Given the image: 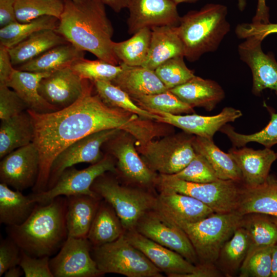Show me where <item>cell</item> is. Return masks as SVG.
Segmentation results:
<instances>
[{"label":"cell","instance_id":"484cf974","mask_svg":"<svg viewBox=\"0 0 277 277\" xmlns=\"http://www.w3.org/2000/svg\"><path fill=\"white\" fill-rule=\"evenodd\" d=\"M151 29L149 50L142 66L154 70L171 58L184 56L183 45L177 33V26H162Z\"/></svg>","mask_w":277,"mask_h":277},{"label":"cell","instance_id":"6125c7cd","mask_svg":"<svg viewBox=\"0 0 277 277\" xmlns=\"http://www.w3.org/2000/svg\"><path fill=\"white\" fill-rule=\"evenodd\" d=\"M272 219L277 227V217L271 216Z\"/></svg>","mask_w":277,"mask_h":277},{"label":"cell","instance_id":"30bf717a","mask_svg":"<svg viewBox=\"0 0 277 277\" xmlns=\"http://www.w3.org/2000/svg\"><path fill=\"white\" fill-rule=\"evenodd\" d=\"M107 172H117L115 162L109 155H104L99 162L82 170H77L73 166L66 169L50 189L29 195L33 202L42 205L63 195L67 197L87 195L101 198L92 190L91 186L96 178Z\"/></svg>","mask_w":277,"mask_h":277},{"label":"cell","instance_id":"e575fe53","mask_svg":"<svg viewBox=\"0 0 277 277\" xmlns=\"http://www.w3.org/2000/svg\"><path fill=\"white\" fill-rule=\"evenodd\" d=\"M250 245L249 236L245 229L240 226L222 247L216 265L225 275L233 276L239 271Z\"/></svg>","mask_w":277,"mask_h":277},{"label":"cell","instance_id":"7bdbcfd3","mask_svg":"<svg viewBox=\"0 0 277 277\" xmlns=\"http://www.w3.org/2000/svg\"><path fill=\"white\" fill-rule=\"evenodd\" d=\"M72 70L82 79L92 82L96 81L112 82L122 70L120 65H113L98 59L89 60L83 58L71 67Z\"/></svg>","mask_w":277,"mask_h":277},{"label":"cell","instance_id":"d6a6232c","mask_svg":"<svg viewBox=\"0 0 277 277\" xmlns=\"http://www.w3.org/2000/svg\"><path fill=\"white\" fill-rule=\"evenodd\" d=\"M36 203L29 195L13 190L5 184H0V223L7 226L23 223L33 211Z\"/></svg>","mask_w":277,"mask_h":277},{"label":"cell","instance_id":"11a10c76","mask_svg":"<svg viewBox=\"0 0 277 277\" xmlns=\"http://www.w3.org/2000/svg\"><path fill=\"white\" fill-rule=\"evenodd\" d=\"M269 8L266 0H258L255 14L252 18L253 23H268L269 22Z\"/></svg>","mask_w":277,"mask_h":277},{"label":"cell","instance_id":"f546056e","mask_svg":"<svg viewBox=\"0 0 277 277\" xmlns=\"http://www.w3.org/2000/svg\"><path fill=\"white\" fill-rule=\"evenodd\" d=\"M34 130L27 110L6 120L0 125V158L33 143Z\"/></svg>","mask_w":277,"mask_h":277},{"label":"cell","instance_id":"680465c9","mask_svg":"<svg viewBox=\"0 0 277 277\" xmlns=\"http://www.w3.org/2000/svg\"><path fill=\"white\" fill-rule=\"evenodd\" d=\"M24 272L19 265L12 267L8 269L4 273L5 277H19Z\"/></svg>","mask_w":277,"mask_h":277},{"label":"cell","instance_id":"6da1fadb","mask_svg":"<svg viewBox=\"0 0 277 277\" xmlns=\"http://www.w3.org/2000/svg\"><path fill=\"white\" fill-rule=\"evenodd\" d=\"M93 82L87 80L80 98L71 105L49 113L27 110L33 123V143L40 157L38 178L33 193L46 190L51 166L64 149L84 137L100 131L119 129L131 135L137 144L159 135V124L127 111L108 106L93 93Z\"/></svg>","mask_w":277,"mask_h":277},{"label":"cell","instance_id":"9f6ffc18","mask_svg":"<svg viewBox=\"0 0 277 277\" xmlns=\"http://www.w3.org/2000/svg\"><path fill=\"white\" fill-rule=\"evenodd\" d=\"M104 5L110 7L115 12H120L127 8L128 0H100Z\"/></svg>","mask_w":277,"mask_h":277},{"label":"cell","instance_id":"603a6c76","mask_svg":"<svg viewBox=\"0 0 277 277\" xmlns=\"http://www.w3.org/2000/svg\"><path fill=\"white\" fill-rule=\"evenodd\" d=\"M241 215L260 213L277 217V178L269 175L262 184L252 187L242 184L235 210Z\"/></svg>","mask_w":277,"mask_h":277},{"label":"cell","instance_id":"f1b7e54d","mask_svg":"<svg viewBox=\"0 0 277 277\" xmlns=\"http://www.w3.org/2000/svg\"><path fill=\"white\" fill-rule=\"evenodd\" d=\"M83 51L69 43L55 46L37 57L16 68L22 71L52 73L71 67L75 62L84 58Z\"/></svg>","mask_w":277,"mask_h":277},{"label":"cell","instance_id":"ffe728a7","mask_svg":"<svg viewBox=\"0 0 277 277\" xmlns=\"http://www.w3.org/2000/svg\"><path fill=\"white\" fill-rule=\"evenodd\" d=\"M87 80L82 79L71 68L56 70L41 81L38 92L48 103L58 110L66 108L83 94Z\"/></svg>","mask_w":277,"mask_h":277},{"label":"cell","instance_id":"4fadbf2b","mask_svg":"<svg viewBox=\"0 0 277 277\" xmlns=\"http://www.w3.org/2000/svg\"><path fill=\"white\" fill-rule=\"evenodd\" d=\"M87 238L68 236L59 252L50 260L54 277H95L102 275L91 255Z\"/></svg>","mask_w":277,"mask_h":277},{"label":"cell","instance_id":"681fc988","mask_svg":"<svg viewBox=\"0 0 277 277\" xmlns=\"http://www.w3.org/2000/svg\"><path fill=\"white\" fill-rule=\"evenodd\" d=\"M235 32L237 37L241 39L254 37L263 41L268 35L277 33V23L252 22L240 24L236 27Z\"/></svg>","mask_w":277,"mask_h":277},{"label":"cell","instance_id":"ba28073f","mask_svg":"<svg viewBox=\"0 0 277 277\" xmlns=\"http://www.w3.org/2000/svg\"><path fill=\"white\" fill-rule=\"evenodd\" d=\"M242 184L223 180L194 183L165 174H159L156 183L160 191H171L190 196L206 205L214 213H221L235 211Z\"/></svg>","mask_w":277,"mask_h":277},{"label":"cell","instance_id":"7402d4cb","mask_svg":"<svg viewBox=\"0 0 277 277\" xmlns=\"http://www.w3.org/2000/svg\"><path fill=\"white\" fill-rule=\"evenodd\" d=\"M228 153L239 167L242 175V184L252 187L263 183L269 175L272 163L277 159V153L271 148L254 150L243 147H233Z\"/></svg>","mask_w":277,"mask_h":277},{"label":"cell","instance_id":"2e32d148","mask_svg":"<svg viewBox=\"0 0 277 277\" xmlns=\"http://www.w3.org/2000/svg\"><path fill=\"white\" fill-rule=\"evenodd\" d=\"M262 42L254 37H250L245 39L238 48L240 59L251 71L252 92L257 96L266 89L277 93V62L271 52H264Z\"/></svg>","mask_w":277,"mask_h":277},{"label":"cell","instance_id":"74e56055","mask_svg":"<svg viewBox=\"0 0 277 277\" xmlns=\"http://www.w3.org/2000/svg\"><path fill=\"white\" fill-rule=\"evenodd\" d=\"M269 216L260 213L243 215L241 226L249 236L250 247H270L277 243V227Z\"/></svg>","mask_w":277,"mask_h":277},{"label":"cell","instance_id":"4316f807","mask_svg":"<svg viewBox=\"0 0 277 277\" xmlns=\"http://www.w3.org/2000/svg\"><path fill=\"white\" fill-rule=\"evenodd\" d=\"M66 223L68 236L87 238L101 198L87 195L66 197Z\"/></svg>","mask_w":277,"mask_h":277},{"label":"cell","instance_id":"ab89813d","mask_svg":"<svg viewBox=\"0 0 277 277\" xmlns=\"http://www.w3.org/2000/svg\"><path fill=\"white\" fill-rule=\"evenodd\" d=\"M277 95V93H275ZM270 119L261 130L253 134H244L236 132L230 125L226 124L220 130L226 134L234 147L245 146L251 142H256L265 148H271L277 144V113L269 110Z\"/></svg>","mask_w":277,"mask_h":277},{"label":"cell","instance_id":"91938a15","mask_svg":"<svg viewBox=\"0 0 277 277\" xmlns=\"http://www.w3.org/2000/svg\"><path fill=\"white\" fill-rule=\"evenodd\" d=\"M247 5V0H238V7L241 11L244 10Z\"/></svg>","mask_w":277,"mask_h":277},{"label":"cell","instance_id":"7dc6e473","mask_svg":"<svg viewBox=\"0 0 277 277\" xmlns=\"http://www.w3.org/2000/svg\"><path fill=\"white\" fill-rule=\"evenodd\" d=\"M27 110L22 99L6 85H0V119L4 120Z\"/></svg>","mask_w":277,"mask_h":277},{"label":"cell","instance_id":"5b68a950","mask_svg":"<svg viewBox=\"0 0 277 277\" xmlns=\"http://www.w3.org/2000/svg\"><path fill=\"white\" fill-rule=\"evenodd\" d=\"M243 216L233 211L213 213L193 223L168 220L186 234L195 250L199 263L215 264L222 247L241 226Z\"/></svg>","mask_w":277,"mask_h":277},{"label":"cell","instance_id":"e0dca14e","mask_svg":"<svg viewBox=\"0 0 277 277\" xmlns=\"http://www.w3.org/2000/svg\"><path fill=\"white\" fill-rule=\"evenodd\" d=\"M149 111L154 115V121L157 122L175 126L187 133L210 139H213L215 133L223 126L242 116L240 110L231 107L224 108L220 113L213 116L172 114L157 110Z\"/></svg>","mask_w":277,"mask_h":277},{"label":"cell","instance_id":"c3c4849f","mask_svg":"<svg viewBox=\"0 0 277 277\" xmlns=\"http://www.w3.org/2000/svg\"><path fill=\"white\" fill-rule=\"evenodd\" d=\"M49 261V256L33 257L21 250L19 265L26 277H54Z\"/></svg>","mask_w":277,"mask_h":277},{"label":"cell","instance_id":"1f68e13d","mask_svg":"<svg viewBox=\"0 0 277 277\" xmlns=\"http://www.w3.org/2000/svg\"><path fill=\"white\" fill-rule=\"evenodd\" d=\"M68 43L55 30H43L8 49L13 66L21 65L48 50Z\"/></svg>","mask_w":277,"mask_h":277},{"label":"cell","instance_id":"7c38bea8","mask_svg":"<svg viewBox=\"0 0 277 277\" xmlns=\"http://www.w3.org/2000/svg\"><path fill=\"white\" fill-rule=\"evenodd\" d=\"M156 243L182 255L194 265L199 263L193 245L184 231L154 209L147 212L135 229Z\"/></svg>","mask_w":277,"mask_h":277},{"label":"cell","instance_id":"f6af8a7d","mask_svg":"<svg viewBox=\"0 0 277 277\" xmlns=\"http://www.w3.org/2000/svg\"><path fill=\"white\" fill-rule=\"evenodd\" d=\"M184 58L183 56L171 58L154 70L168 90L185 83L195 76L193 71L186 66Z\"/></svg>","mask_w":277,"mask_h":277},{"label":"cell","instance_id":"f5cc1de1","mask_svg":"<svg viewBox=\"0 0 277 277\" xmlns=\"http://www.w3.org/2000/svg\"><path fill=\"white\" fill-rule=\"evenodd\" d=\"M15 0H0V27L17 22L15 13Z\"/></svg>","mask_w":277,"mask_h":277},{"label":"cell","instance_id":"816d5d0a","mask_svg":"<svg viewBox=\"0 0 277 277\" xmlns=\"http://www.w3.org/2000/svg\"><path fill=\"white\" fill-rule=\"evenodd\" d=\"M8 49L0 45V85H7L15 69L12 64Z\"/></svg>","mask_w":277,"mask_h":277},{"label":"cell","instance_id":"d6986e66","mask_svg":"<svg viewBox=\"0 0 277 277\" xmlns=\"http://www.w3.org/2000/svg\"><path fill=\"white\" fill-rule=\"evenodd\" d=\"M127 240L155 266L171 277H187L195 265L176 252L145 236L135 229L125 231Z\"/></svg>","mask_w":277,"mask_h":277},{"label":"cell","instance_id":"d590c367","mask_svg":"<svg viewBox=\"0 0 277 277\" xmlns=\"http://www.w3.org/2000/svg\"><path fill=\"white\" fill-rule=\"evenodd\" d=\"M151 34L150 28H145L127 40L114 42L113 51L120 64L130 66H142L148 54Z\"/></svg>","mask_w":277,"mask_h":277},{"label":"cell","instance_id":"52a82bcc","mask_svg":"<svg viewBox=\"0 0 277 277\" xmlns=\"http://www.w3.org/2000/svg\"><path fill=\"white\" fill-rule=\"evenodd\" d=\"M91 255L103 274L128 277H162L161 271L126 238L124 232L116 240L92 247Z\"/></svg>","mask_w":277,"mask_h":277},{"label":"cell","instance_id":"8fae6325","mask_svg":"<svg viewBox=\"0 0 277 277\" xmlns=\"http://www.w3.org/2000/svg\"><path fill=\"white\" fill-rule=\"evenodd\" d=\"M122 131L119 129L100 131L87 135L66 147L52 163L46 190L54 185L66 169L79 163L93 164L101 161L104 156L101 151V147Z\"/></svg>","mask_w":277,"mask_h":277},{"label":"cell","instance_id":"db71d44e","mask_svg":"<svg viewBox=\"0 0 277 277\" xmlns=\"http://www.w3.org/2000/svg\"><path fill=\"white\" fill-rule=\"evenodd\" d=\"M221 270L215 264L199 263L194 271L187 277H217L222 275Z\"/></svg>","mask_w":277,"mask_h":277},{"label":"cell","instance_id":"bcb514c9","mask_svg":"<svg viewBox=\"0 0 277 277\" xmlns=\"http://www.w3.org/2000/svg\"><path fill=\"white\" fill-rule=\"evenodd\" d=\"M171 175L180 180L199 183L220 180L206 159L197 153L186 167Z\"/></svg>","mask_w":277,"mask_h":277},{"label":"cell","instance_id":"5bb4252c","mask_svg":"<svg viewBox=\"0 0 277 277\" xmlns=\"http://www.w3.org/2000/svg\"><path fill=\"white\" fill-rule=\"evenodd\" d=\"M40 167L38 151L31 143L9 153L0 163L1 183L23 191L36 183Z\"/></svg>","mask_w":277,"mask_h":277},{"label":"cell","instance_id":"9a60e30c","mask_svg":"<svg viewBox=\"0 0 277 277\" xmlns=\"http://www.w3.org/2000/svg\"><path fill=\"white\" fill-rule=\"evenodd\" d=\"M122 131L106 143L117 160V169L125 178L141 187L156 185L158 175L145 164L134 145L135 140Z\"/></svg>","mask_w":277,"mask_h":277},{"label":"cell","instance_id":"44dd1931","mask_svg":"<svg viewBox=\"0 0 277 277\" xmlns=\"http://www.w3.org/2000/svg\"><path fill=\"white\" fill-rule=\"evenodd\" d=\"M154 209L171 221L187 223L197 222L214 213L199 200L171 191H160Z\"/></svg>","mask_w":277,"mask_h":277},{"label":"cell","instance_id":"f907efd6","mask_svg":"<svg viewBox=\"0 0 277 277\" xmlns=\"http://www.w3.org/2000/svg\"><path fill=\"white\" fill-rule=\"evenodd\" d=\"M21 249L10 238L3 239L0 244V276L10 268L19 265Z\"/></svg>","mask_w":277,"mask_h":277},{"label":"cell","instance_id":"6f0895ef","mask_svg":"<svg viewBox=\"0 0 277 277\" xmlns=\"http://www.w3.org/2000/svg\"><path fill=\"white\" fill-rule=\"evenodd\" d=\"M270 277H277V243L272 246L271 252V274Z\"/></svg>","mask_w":277,"mask_h":277},{"label":"cell","instance_id":"d4e9b609","mask_svg":"<svg viewBox=\"0 0 277 277\" xmlns=\"http://www.w3.org/2000/svg\"><path fill=\"white\" fill-rule=\"evenodd\" d=\"M122 70L112 81L131 98L158 93L168 90L154 70L142 66H130L120 64Z\"/></svg>","mask_w":277,"mask_h":277},{"label":"cell","instance_id":"ee69618b","mask_svg":"<svg viewBox=\"0 0 277 277\" xmlns=\"http://www.w3.org/2000/svg\"><path fill=\"white\" fill-rule=\"evenodd\" d=\"M272 246L250 247L239 270L240 277H269Z\"/></svg>","mask_w":277,"mask_h":277},{"label":"cell","instance_id":"8d00e7d4","mask_svg":"<svg viewBox=\"0 0 277 277\" xmlns=\"http://www.w3.org/2000/svg\"><path fill=\"white\" fill-rule=\"evenodd\" d=\"M58 18L43 16L26 23L15 22L0 29V45L11 48L38 31L56 30Z\"/></svg>","mask_w":277,"mask_h":277},{"label":"cell","instance_id":"cb8c5ba5","mask_svg":"<svg viewBox=\"0 0 277 277\" xmlns=\"http://www.w3.org/2000/svg\"><path fill=\"white\" fill-rule=\"evenodd\" d=\"M169 90L192 108L202 107L208 111L214 109L225 95L223 89L217 82L195 75Z\"/></svg>","mask_w":277,"mask_h":277},{"label":"cell","instance_id":"b9f144b4","mask_svg":"<svg viewBox=\"0 0 277 277\" xmlns=\"http://www.w3.org/2000/svg\"><path fill=\"white\" fill-rule=\"evenodd\" d=\"M141 108L172 114L192 113L194 108L181 101L169 90L158 93L131 98Z\"/></svg>","mask_w":277,"mask_h":277},{"label":"cell","instance_id":"277c9868","mask_svg":"<svg viewBox=\"0 0 277 277\" xmlns=\"http://www.w3.org/2000/svg\"><path fill=\"white\" fill-rule=\"evenodd\" d=\"M227 15L226 6L208 4L181 17L177 31L184 57L194 62L205 53L215 51L230 30Z\"/></svg>","mask_w":277,"mask_h":277},{"label":"cell","instance_id":"3957f363","mask_svg":"<svg viewBox=\"0 0 277 277\" xmlns=\"http://www.w3.org/2000/svg\"><path fill=\"white\" fill-rule=\"evenodd\" d=\"M67 198L60 196L48 204H36L22 224L7 226L8 237L27 254L50 256L68 237L66 223Z\"/></svg>","mask_w":277,"mask_h":277},{"label":"cell","instance_id":"83f0119b","mask_svg":"<svg viewBox=\"0 0 277 277\" xmlns=\"http://www.w3.org/2000/svg\"><path fill=\"white\" fill-rule=\"evenodd\" d=\"M51 73L22 71L15 68L7 85L15 91L30 110L37 113H49L58 110L39 94V84L42 78Z\"/></svg>","mask_w":277,"mask_h":277},{"label":"cell","instance_id":"836d02e7","mask_svg":"<svg viewBox=\"0 0 277 277\" xmlns=\"http://www.w3.org/2000/svg\"><path fill=\"white\" fill-rule=\"evenodd\" d=\"M124 232L121 221L112 206L105 200L100 202L87 237L92 247L112 242Z\"/></svg>","mask_w":277,"mask_h":277},{"label":"cell","instance_id":"7a4b0ae2","mask_svg":"<svg viewBox=\"0 0 277 277\" xmlns=\"http://www.w3.org/2000/svg\"><path fill=\"white\" fill-rule=\"evenodd\" d=\"M55 31L69 43L113 65L120 62L113 51V28L100 0H64Z\"/></svg>","mask_w":277,"mask_h":277},{"label":"cell","instance_id":"94428289","mask_svg":"<svg viewBox=\"0 0 277 277\" xmlns=\"http://www.w3.org/2000/svg\"><path fill=\"white\" fill-rule=\"evenodd\" d=\"M198 0H173V1L177 5L181 3H192L196 2Z\"/></svg>","mask_w":277,"mask_h":277},{"label":"cell","instance_id":"4dcf8cb0","mask_svg":"<svg viewBox=\"0 0 277 277\" xmlns=\"http://www.w3.org/2000/svg\"><path fill=\"white\" fill-rule=\"evenodd\" d=\"M192 145L195 151L208 162L219 179L242 184V175L238 165L228 153L214 144L213 139L194 135Z\"/></svg>","mask_w":277,"mask_h":277},{"label":"cell","instance_id":"ac0fdd59","mask_svg":"<svg viewBox=\"0 0 277 277\" xmlns=\"http://www.w3.org/2000/svg\"><path fill=\"white\" fill-rule=\"evenodd\" d=\"M173 0H128V32L133 34L145 28L179 24L181 16Z\"/></svg>","mask_w":277,"mask_h":277},{"label":"cell","instance_id":"9c48e42d","mask_svg":"<svg viewBox=\"0 0 277 277\" xmlns=\"http://www.w3.org/2000/svg\"><path fill=\"white\" fill-rule=\"evenodd\" d=\"M189 133L168 135L136 145V148L147 166L159 174H174L186 167L196 155Z\"/></svg>","mask_w":277,"mask_h":277},{"label":"cell","instance_id":"8992f818","mask_svg":"<svg viewBox=\"0 0 277 277\" xmlns=\"http://www.w3.org/2000/svg\"><path fill=\"white\" fill-rule=\"evenodd\" d=\"M105 174L95 179L92 190L112 206L125 231L134 229L140 219L154 209L156 197L142 189L121 185Z\"/></svg>","mask_w":277,"mask_h":277},{"label":"cell","instance_id":"be15d7a7","mask_svg":"<svg viewBox=\"0 0 277 277\" xmlns=\"http://www.w3.org/2000/svg\"><path fill=\"white\" fill-rule=\"evenodd\" d=\"M72 1H73L74 2H77L81 1V0H72Z\"/></svg>","mask_w":277,"mask_h":277},{"label":"cell","instance_id":"e7e4bbea","mask_svg":"<svg viewBox=\"0 0 277 277\" xmlns=\"http://www.w3.org/2000/svg\"><path fill=\"white\" fill-rule=\"evenodd\" d=\"M276 153H277V152H276Z\"/></svg>","mask_w":277,"mask_h":277},{"label":"cell","instance_id":"60d3db41","mask_svg":"<svg viewBox=\"0 0 277 277\" xmlns=\"http://www.w3.org/2000/svg\"><path fill=\"white\" fill-rule=\"evenodd\" d=\"M64 7V0H15L14 4L16 18L19 23L30 22L45 15L59 19Z\"/></svg>","mask_w":277,"mask_h":277},{"label":"cell","instance_id":"f35d334b","mask_svg":"<svg viewBox=\"0 0 277 277\" xmlns=\"http://www.w3.org/2000/svg\"><path fill=\"white\" fill-rule=\"evenodd\" d=\"M93 83L96 93L108 106L133 113L145 120L154 121L153 114L137 105L130 95L118 86L111 82L96 81Z\"/></svg>","mask_w":277,"mask_h":277}]
</instances>
